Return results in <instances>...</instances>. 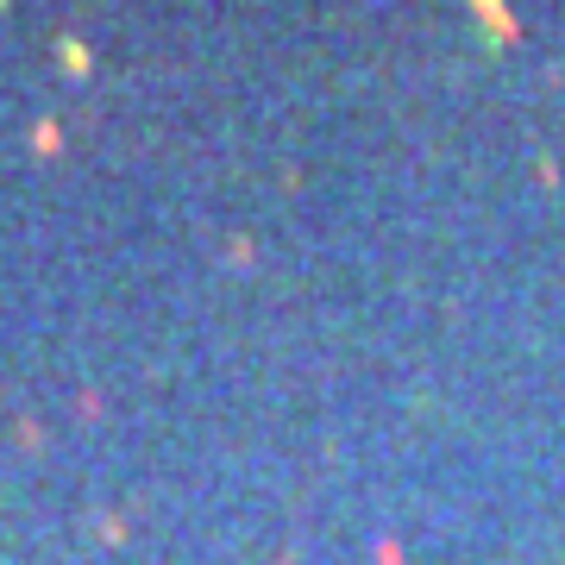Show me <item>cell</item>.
Returning a JSON list of instances; mask_svg holds the SVG:
<instances>
[{
	"instance_id": "6da1fadb",
	"label": "cell",
	"mask_w": 565,
	"mask_h": 565,
	"mask_svg": "<svg viewBox=\"0 0 565 565\" xmlns=\"http://www.w3.org/2000/svg\"><path fill=\"white\" fill-rule=\"evenodd\" d=\"M478 13H484V25H490V32H503V39H509V20H503V0H478Z\"/></svg>"
}]
</instances>
